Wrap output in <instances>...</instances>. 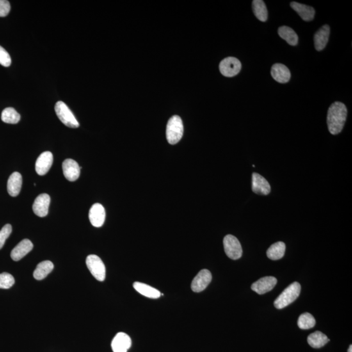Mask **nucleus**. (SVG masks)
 <instances>
[{
	"label": "nucleus",
	"mask_w": 352,
	"mask_h": 352,
	"mask_svg": "<svg viewBox=\"0 0 352 352\" xmlns=\"http://www.w3.org/2000/svg\"><path fill=\"white\" fill-rule=\"evenodd\" d=\"M330 341L325 334L321 331L312 333L307 338V342L310 346L314 348H321Z\"/></svg>",
	"instance_id": "nucleus-23"
},
{
	"label": "nucleus",
	"mask_w": 352,
	"mask_h": 352,
	"mask_svg": "<svg viewBox=\"0 0 352 352\" xmlns=\"http://www.w3.org/2000/svg\"><path fill=\"white\" fill-rule=\"evenodd\" d=\"M212 280L211 272L207 269H202L194 278L191 283V289L194 292L203 291Z\"/></svg>",
	"instance_id": "nucleus-8"
},
{
	"label": "nucleus",
	"mask_w": 352,
	"mask_h": 352,
	"mask_svg": "<svg viewBox=\"0 0 352 352\" xmlns=\"http://www.w3.org/2000/svg\"><path fill=\"white\" fill-rule=\"evenodd\" d=\"M22 178L20 173L15 172L9 177L8 182V191L10 196L15 197L19 194L22 188Z\"/></svg>",
	"instance_id": "nucleus-20"
},
{
	"label": "nucleus",
	"mask_w": 352,
	"mask_h": 352,
	"mask_svg": "<svg viewBox=\"0 0 352 352\" xmlns=\"http://www.w3.org/2000/svg\"><path fill=\"white\" fill-rule=\"evenodd\" d=\"M252 190L254 193L261 195L270 193L271 187L269 182L262 175L253 173L252 176Z\"/></svg>",
	"instance_id": "nucleus-15"
},
{
	"label": "nucleus",
	"mask_w": 352,
	"mask_h": 352,
	"mask_svg": "<svg viewBox=\"0 0 352 352\" xmlns=\"http://www.w3.org/2000/svg\"><path fill=\"white\" fill-rule=\"evenodd\" d=\"M33 248L30 240L25 239L20 241L11 251V257L14 261H19L28 254Z\"/></svg>",
	"instance_id": "nucleus-16"
},
{
	"label": "nucleus",
	"mask_w": 352,
	"mask_h": 352,
	"mask_svg": "<svg viewBox=\"0 0 352 352\" xmlns=\"http://www.w3.org/2000/svg\"><path fill=\"white\" fill-rule=\"evenodd\" d=\"M184 134V125L182 119L173 116L169 120L166 127V138L170 145H176L182 139Z\"/></svg>",
	"instance_id": "nucleus-3"
},
{
	"label": "nucleus",
	"mask_w": 352,
	"mask_h": 352,
	"mask_svg": "<svg viewBox=\"0 0 352 352\" xmlns=\"http://www.w3.org/2000/svg\"><path fill=\"white\" fill-rule=\"evenodd\" d=\"M221 74L226 77H233L238 74L241 69V63L234 57H228L221 61L219 65Z\"/></svg>",
	"instance_id": "nucleus-7"
},
{
	"label": "nucleus",
	"mask_w": 352,
	"mask_h": 352,
	"mask_svg": "<svg viewBox=\"0 0 352 352\" xmlns=\"http://www.w3.org/2000/svg\"><path fill=\"white\" fill-rule=\"evenodd\" d=\"M106 217V213L103 206L99 203H95L90 208L89 212V219L91 225L95 227L99 228L103 225Z\"/></svg>",
	"instance_id": "nucleus-11"
},
{
	"label": "nucleus",
	"mask_w": 352,
	"mask_h": 352,
	"mask_svg": "<svg viewBox=\"0 0 352 352\" xmlns=\"http://www.w3.org/2000/svg\"><path fill=\"white\" fill-rule=\"evenodd\" d=\"M290 6L305 21H311V20L314 19L315 10L312 7L299 4L296 2H291Z\"/></svg>",
	"instance_id": "nucleus-19"
},
{
	"label": "nucleus",
	"mask_w": 352,
	"mask_h": 352,
	"mask_svg": "<svg viewBox=\"0 0 352 352\" xmlns=\"http://www.w3.org/2000/svg\"><path fill=\"white\" fill-rule=\"evenodd\" d=\"M86 265L90 273L99 281H104L106 277V267L103 262L97 255H89L86 258Z\"/></svg>",
	"instance_id": "nucleus-5"
},
{
	"label": "nucleus",
	"mask_w": 352,
	"mask_h": 352,
	"mask_svg": "<svg viewBox=\"0 0 352 352\" xmlns=\"http://www.w3.org/2000/svg\"><path fill=\"white\" fill-rule=\"evenodd\" d=\"M253 10L255 17L262 22H266L268 17V12L266 4L262 0H254Z\"/></svg>",
	"instance_id": "nucleus-26"
},
{
	"label": "nucleus",
	"mask_w": 352,
	"mask_h": 352,
	"mask_svg": "<svg viewBox=\"0 0 352 352\" xmlns=\"http://www.w3.org/2000/svg\"><path fill=\"white\" fill-rule=\"evenodd\" d=\"M62 168L64 176L69 182H75L79 179L82 167H80L79 164L75 160H65L62 164Z\"/></svg>",
	"instance_id": "nucleus-10"
},
{
	"label": "nucleus",
	"mask_w": 352,
	"mask_h": 352,
	"mask_svg": "<svg viewBox=\"0 0 352 352\" xmlns=\"http://www.w3.org/2000/svg\"><path fill=\"white\" fill-rule=\"evenodd\" d=\"M300 292V284L298 282L292 283L276 299L274 305L277 309L287 307L298 298Z\"/></svg>",
	"instance_id": "nucleus-2"
},
{
	"label": "nucleus",
	"mask_w": 352,
	"mask_h": 352,
	"mask_svg": "<svg viewBox=\"0 0 352 352\" xmlns=\"http://www.w3.org/2000/svg\"><path fill=\"white\" fill-rule=\"evenodd\" d=\"M20 115L15 109L9 107L5 109L2 113V120L4 123L16 124L19 122Z\"/></svg>",
	"instance_id": "nucleus-27"
},
{
	"label": "nucleus",
	"mask_w": 352,
	"mask_h": 352,
	"mask_svg": "<svg viewBox=\"0 0 352 352\" xmlns=\"http://www.w3.org/2000/svg\"><path fill=\"white\" fill-rule=\"evenodd\" d=\"M224 249L228 258L232 260H238L241 257L243 250L239 240L234 235H226L223 239Z\"/></svg>",
	"instance_id": "nucleus-6"
},
{
	"label": "nucleus",
	"mask_w": 352,
	"mask_h": 352,
	"mask_svg": "<svg viewBox=\"0 0 352 352\" xmlns=\"http://www.w3.org/2000/svg\"><path fill=\"white\" fill-rule=\"evenodd\" d=\"M271 74L274 80L282 84L287 83L291 78L289 68L280 63L274 64L272 66Z\"/></svg>",
	"instance_id": "nucleus-17"
},
{
	"label": "nucleus",
	"mask_w": 352,
	"mask_h": 352,
	"mask_svg": "<svg viewBox=\"0 0 352 352\" xmlns=\"http://www.w3.org/2000/svg\"><path fill=\"white\" fill-rule=\"evenodd\" d=\"M11 10L10 4L6 0H0V17H5L8 15Z\"/></svg>",
	"instance_id": "nucleus-32"
},
{
	"label": "nucleus",
	"mask_w": 352,
	"mask_h": 352,
	"mask_svg": "<svg viewBox=\"0 0 352 352\" xmlns=\"http://www.w3.org/2000/svg\"><path fill=\"white\" fill-rule=\"evenodd\" d=\"M55 111H56V115L59 120L66 126L71 128L79 127V122L65 102L63 101L57 102L55 105Z\"/></svg>",
	"instance_id": "nucleus-4"
},
{
	"label": "nucleus",
	"mask_w": 352,
	"mask_h": 352,
	"mask_svg": "<svg viewBox=\"0 0 352 352\" xmlns=\"http://www.w3.org/2000/svg\"><path fill=\"white\" fill-rule=\"evenodd\" d=\"M134 289L139 294L151 299H158L161 296V292L158 290L154 289L150 285L140 282H135L133 284Z\"/></svg>",
	"instance_id": "nucleus-21"
},
{
	"label": "nucleus",
	"mask_w": 352,
	"mask_h": 352,
	"mask_svg": "<svg viewBox=\"0 0 352 352\" xmlns=\"http://www.w3.org/2000/svg\"><path fill=\"white\" fill-rule=\"evenodd\" d=\"M278 35L290 45L296 46L298 43V36L293 29L288 26L280 27L278 29Z\"/></svg>",
	"instance_id": "nucleus-24"
},
{
	"label": "nucleus",
	"mask_w": 352,
	"mask_h": 352,
	"mask_svg": "<svg viewBox=\"0 0 352 352\" xmlns=\"http://www.w3.org/2000/svg\"><path fill=\"white\" fill-rule=\"evenodd\" d=\"M330 27L328 25H324L315 33L314 37V47L317 51L325 49L330 37Z\"/></svg>",
	"instance_id": "nucleus-18"
},
{
	"label": "nucleus",
	"mask_w": 352,
	"mask_h": 352,
	"mask_svg": "<svg viewBox=\"0 0 352 352\" xmlns=\"http://www.w3.org/2000/svg\"><path fill=\"white\" fill-rule=\"evenodd\" d=\"M15 284V278L8 273H0V289H9Z\"/></svg>",
	"instance_id": "nucleus-29"
},
{
	"label": "nucleus",
	"mask_w": 352,
	"mask_h": 352,
	"mask_svg": "<svg viewBox=\"0 0 352 352\" xmlns=\"http://www.w3.org/2000/svg\"><path fill=\"white\" fill-rule=\"evenodd\" d=\"M12 232V226L9 224L6 225L0 230V249L3 248L5 242Z\"/></svg>",
	"instance_id": "nucleus-30"
},
{
	"label": "nucleus",
	"mask_w": 352,
	"mask_h": 352,
	"mask_svg": "<svg viewBox=\"0 0 352 352\" xmlns=\"http://www.w3.org/2000/svg\"><path fill=\"white\" fill-rule=\"evenodd\" d=\"M315 324H316V321L314 316L310 313H304L299 318L298 325L301 330H309L314 328Z\"/></svg>",
	"instance_id": "nucleus-28"
},
{
	"label": "nucleus",
	"mask_w": 352,
	"mask_h": 352,
	"mask_svg": "<svg viewBox=\"0 0 352 352\" xmlns=\"http://www.w3.org/2000/svg\"><path fill=\"white\" fill-rule=\"evenodd\" d=\"M0 64L4 67H9L11 64V58L8 52L0 46Z\"/></svg>",
	"instance_id": "nucleus-31"
},
{
	"label": "nucleus",
	"mask_w": 352,
	"mask_h": 352,
	"mask_svg": "<svg viewBox=\"0 0 352 352\" xmlns=\"http://www.w3.org/2000/svg\"><path fill=\"white\" fill-rule=\"evenodd\" d=\"M286 244L282 241L272 244L267 251V257L272 260H278L284 257Z\"/></svg>",
	"instance_id": "nucleus-25"
},
{
	"label": "nucleus",
	"mask_w": 352,
	"mask_h": 352,
	"mask_svg": "<svg viewBox=\"0 0 352 352\" xmlns=\"http://www.w3.org/2000/svg\"><path fill=\"white\" fill-rule=\"evenodd\" d=\"M348 352H352V346H351V345H350V346H349V348L348 349Z\"/></svg>",
	"instance_id": "nucleus-33"
},
{
	"label": "nucleus",
	"mask_w": 352,
	"mask_h": 352,
	"mask_svg": "<svg viewBox=\"0 0 352 352\" xmlns=\"http://www.w3.org/2000/svg\"><path fill=\"white\" fill-rule=\"evenodd\" d=\"M50 197L49 194H41L36 198L33 204L34 214L40 217H45L49 214Z\"/></svg>",
	"instance_id": "nucleus-13"
},
{
	"label": "nucleus",
	"mask_w": 352,
	"mask_h": 352,
	"mask_svg": "<svg viewBox=\"0 0 352 352\" xmlns=\"http://www.w3.org/2000/svg\"><path fill=\"white\" fill-rule=\"evenodd\" d=\"M132 341L126 333H117L112 341L111 346L114 352H127L131 348Z\"/></svg>",
	"instance_id": "nucleus-14"
},
{
	"label": "nucleus",
	"mask_w": 352,
	"mask_h": 352,
	"mask_svg": "<svg viewBox=\"0 0 352 352\" xmlns=\"http://www.w3.org/2000/svg\"><path fill=\"white\" fill-rule=\"evenodd\" d=\"M276 283L277 280L274 276H265L254 283L251 286V289L257 294L262 295L273 290Z\"/></svg>",
	"instance_id": "nucleus-9"
},
{
	"label": "nucleus",
	"mask_w": 352,
	"mask_h": 352,
	"mask_svg": "<svg viewBox=\"0 0 352 352\" xmlns=\"http://www.w3.org/2000/svg\"><path fill=\"white\" fill-rule=\"evenodd\" d=\"M53 163V155L51 152H43L37 159L36 170L38 174L44 175L49 172Z\"/></svg>",
	"instance_id": "nucleus-12"
},
{
	"label": "nucleus",
	"mask_w": 352,
	"mask_h": 352,
	"mask_svg": "<svg viewBox=\"0 0 352 352\" xmlns=\"http://www.w3.org/2000/svg\"><path fill=\"white\" fill-rule=\"evenodd\" d=\"M346 107L340 102H335L328 110L327 123L331 134H339L343 129L347 118Z\"/></svg>",
	"instance_id": "nucleus-1"
},
{
	"label": "nucleus",
	"mask_w": 352,
	"mask_h": 352,
	"mask_svg": "<svg viewBox=\"0 0 352 352\" xmlns=\"http://www.w3.org/2000/svg\"><path fill=\"white\" fill-rule=\"evenodd\" d=\"M54 269V264L49 260L40 263L33 272V276L36 280H41L47 277Z\"/></svg>",
	"instance_id": "nucleus-22"
}]
</instances>
